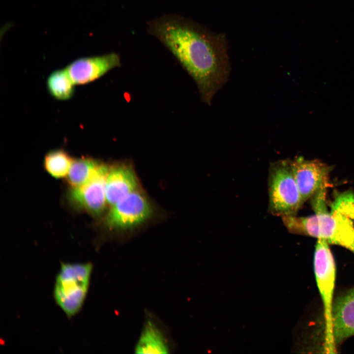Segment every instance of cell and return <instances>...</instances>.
<instances>
[{
	"label": "cell",
	"instance_id": "cell-1",
	"mask_svg": "<svg viewBox=\"0 0 354 354\" xmlns=\"http://www.w3.org/2000/svg\"><path fill=\"white\" fill-rule=\"evenodd\" d=\"M154 31L197 84L202 101L210 104L230 73L224 46L216 39L179 20H164Z\"/></svg>",
	"mask_w": 354,
	"mask_h": 354
},
{
	"label": "cell",
	"instance_id": "cell-2",
	"mask_svg": "<svg viewBox=\"0 0 354 354\" xmlns=\"http://www.w3.org/2000/svg\"><path fill=\"white\" fill-rule=\"evenodd\" d=\"M327 188H322L311 198L314 215L282 216L283 223L291 233L324 239L329 244L340 246L354 254V221L328 211L326 201Z\"/></svg>",
	"mask_w": 354,
	"mask_h": 354
},
{
	"label": "cell",
	"instance_id": "cell-3",
	"mask_svg": "<svg viewBox=\"0 0 354 354\" xmlns=\"http://www.w3.org/2000/svg\"><path fill=\"white\" fill-rule=\"evenodd\" d=\"M93 265L61 263L55 282L53 296L56 304L68 318L81 310L89 287Z\"/></svg>",
	"mask_w": 354,
	"mask_h": 354
},
{
	"label": "cell",
	"instance_id": "cell-4",
	"mask_svg": "<svg viewBox=\"0 0 354 354\" xmlns=\"http://www.w3.org/2000/svg\"><path fill=\"white\" fill-rule=\"evenodd\" d=\"M316 281L323 305L324 323V350L327 353L336 351L332 332V311L336 277L335 260L324 239L318 238L315 245L313 260Z\"/></svg>",
	"mask_w": 354,
	"mask_h": 354
},
{
	"label": "cell",
	"instance_id": "cell-5",
	"mask_svg": "<svg viewBox=\"0 0 354 354\" xmlns=\"http://www.w3.org/2000/svg\"><path fill=\"white\" fill-rule=\"evenodd\" d=\"M268 211L278 216L295 215L302 206L291 160L271 163L268 174Z\"/></svg>",
	"mask_w": 354,
	"mask_h": 354
},
{
	"label": "cell",
	"instance_id": "cell-6",
	"mask_svg": "<svg viewBox=\"0 0 354 354\" xmlns=\"http://www.w3.org/2000/svg\"><path fill=\"white\" fill-rule=\"evenodd\" d=\"M153 212L152 206L148 200L137 190L111 206L106 224L113 229H130L149 219Z\"/></svg>",
	"mask_w": 354,
	"mask_h": 354
},
{
	"label": "cell",
	"instance_id": "cell-7",
	"mask_svg": "<svg viewBox=\"0 0 354 354\" xmlns=\"http://www.w3.org/2000/svg\"><path fill=\"white\" fill-rule=\"evenodd\" d=\"M291 164L302 205L322 188L330 186L329 175L331 167L319 160L299 157L291 160Z\"/></svg>",
	"mask_w": 354,
	"mask_h": 354
},
{
	"label": "cell",
	"instance_id": "cell-8",
	"mask_svg": "<svg viewBox=\"0 0 354 354\" xmlns=\"http://www.w3.org/2000/svg\"><path fill=\"white\" fill-rule=\"evenodd\" d=\"M109 167L101 163L93 177L86 184L73 187L69 194L70 201L77 207L94 215L104 211L107 203L105 184Z\"/></svg>",
	"mask_w": 354,
	"mask_h": 354
},
{
	"label": "cell",
	"instance_id": "cell-9",
	"mask_svg": "<svg viewBox=\"0 0 354 354\" xmlns=\"http://www.w3.org/2000/svg\"><path fill=\"white\" fill-rule=\"evenodd\" d=\"M120 65L119 56L115 53L78 59L65 68L76 85L92 82Z\"/></svg>",
	"mask_w": 354,
	"mask_h": 354
},
{
	"label": "cell",
	"instance_id": "cell-10",
	"mask_svg": "<svg viewBox=\"0 0 354 354\" xmlns=\"http://www.w3.org/2000/svg\"><path fill=\"white\" fill-rule=\"evenodd\" d=\"M332 332L336 348L344 340L354 335V287L334 300Z\"/></svg>",
	"mask_w": 354,
	"mask_h": 354
},
{
	"label": "cell",
	"instance_id": "cell-11",
	"mask_svg": "<svg viewBox=\"0 0 354 354\" xmlns=\"http://www.w3.org/2000/svg\"><path fill=\"white\" fill-rule=\"evenodd\" d=\"M138 181L133 168L125 164L109 167L105 184L107 203L112 206L138 190Z\"/></svg>",
	"mask_w": 354,
	"mask_h": 354
},
{
	"label": "cell",
	"instance_id": "cell-12",
	"mask_svg": "<svg viewBox=\"0 0 354 354\" xmlns=\"http://www.w3.org/2000/svg\"><path fill=\"white\" fill-rule=\"evenodd\" d=\"M136 354H168L169 339L156 320L148 315L135 347Z\"/></svg>",
	"mask_w": 354,
	"mask_h": 354
},
{
	"label": "cell",
	"instance_id": "cell-13",
	"mask_svg": "<svg viewBox=\"0 0 354 354\" xmlns=\"http://www.w3.org/2000/svg\"><path fill=\"white\" fill-rule=\"evenodd\" d=\"M65 68L52 72L47 77L46 87L49 94L56 100H67L75 93V86Z\"/></svg>",
	"mask_w": 354,
	"mask_h": 354
},
{
	"label": "cell",
	"instance_id": "cell-14",
	"mask_svg": "<svg viewBox=\"0 0 354 354\" xmlns=\"http://www.w3.org/2000/svg\"><path fill=\"white\" fill-rule=\"evenodd\" d=\"M101 164L90 157L73 159L67 175L68 181L73 187L82 186L93 177Z\"/></svg>",
	"mask_w": 354,
	"mask_h": 354
},
{
	"label": "cell",
	"instance_id": "cell-15",
	"mask_svg": "<svg viewBox=\"0 0 354 354\" xmlns=\"http://www.w3.org/2000/svg\"><path fill=\"white\" fill-rule=\"evenodd\" d=\"M73 159L62 149L50 151L45 156L44 166L48 173L56 178L68 175Z\"/></svg>",
	"mask_w": 354,
	"mask_h": 354
},
{
	"label": "cell",
	"instance_id": "cell-16",
	"mask_svg": "<svg viewBox=\"0 0 354 354\" xmlns=\"http://www.w3.org/2000/svg\"><path fill=\"white\" fill-rule=\"evenodd\" d=\"M330 212L354 220V193L351 190L336 193Z\"/></svg>",
	"mask_w": 354,
	"mask_h": 354
}]
</instances>
